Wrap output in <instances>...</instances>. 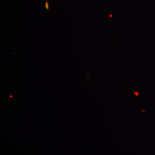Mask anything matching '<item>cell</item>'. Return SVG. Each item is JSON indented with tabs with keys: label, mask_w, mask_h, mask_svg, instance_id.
Listing matches in <instances>:
<instances>
[{
	"label": "cell",
	"mask_w": 155,
	"mask_h": 155,
	"mask_svg": "<svg viewBox=\"0 0 155 155\" xmlns=\"http://www.w3.org/2000/svg\"><path fill=\"white\" fill-rule=\"evenodd\" d=\"M46 2H45V4H46V8L47 9H48L49 8V4H48V0H45Z\"/></svg>",
	"instance_id": "6da1fadb"
}]
</instances>
